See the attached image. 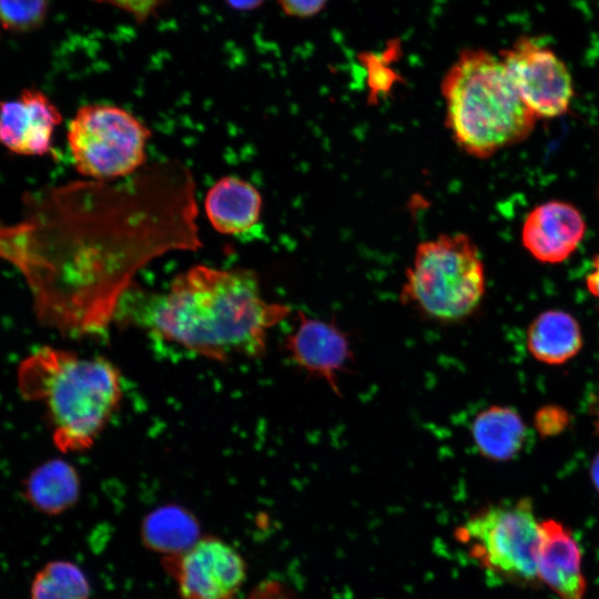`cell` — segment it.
I'll list each match as a JSON object with an SVG mask.
<instances>
[{
	"instance_id": "7",
	"label": "cell",
	"mask_w": 599,
	"mask_h": 599,
	"mask_svg": "<svg viewBox=\"0 0 599 599\" xmlns=\"http://www.w3.org/2000/svg\"><path fill=\"white\" fill-rule=\"evenodd\" d=\"M150 129L126 109L111 103L80 106L67 140L75 170L99 182L128 179L144 167Z\"/></svg>"
},
{
	"instance_id": "11",
	"label": "cell",
	"mask_w": 599,
	"mask_h": 599,
	"mask_svg": "<svg viewBox=\"0 0 599 599\" xmlns=\"http://www.w3.org/2000/svg\"><path fill=\"white\" fill-rule=\"evenodd\" d=\"M536 562L540 586L551 590L557 599H585L583 554L569 526L554 518L540 520Z\"/></svg>"
},
{
	"instance_id": "18",
	"label": "cell",
	"mask_w": 599,
	"mask_h": 599,
	"mask_svg": "<svg viewBox=\"0 0 599 599\" xmlns=\"http://www.w3.org/2000/svg\"><path fill=\"white\" fill-rule=\"evenodd\" d=\"M140 534L146 548L165 557L181 555L201 539L196 517L175 504L150 511L142 521Z\"/></svg>"
},
{
	"instance_id": "8",
	"label": "cell",
	"mask_w": 599,
	"mask_h": 599,
	"mask_svg": "<svg viewBox=\"0 0 599 599\" xmlns=\"http://www.w3.org/2000/svg\"><path fill=\"white\" fill-rule=\"evenodd\" d=\"M499 57L519 97L536 118L566 113L573 98L571 74L549 48L529 37L519 38Z\"/></svg>"
},
{
	"instance_id": "15",
	"label": "cell",
	"mask_w": 599,
	"mask_h": 599,
	"mask_svg": "<svg viewBox=\"0 0 599 599\" xmlns=\"http://www.w3.org/2000/svg\"><path fill=\"white\" fill-rule=\"evenodd\" d=\"M470 434L477 451L495 461L518 457L530 439L529 428L518 412L500 405L479 412L471 423Z\"/></svg>"
},
{
	"instance_id": "14",
	"label": "cell",
	"mask_w": 599,
	"mask_h": 599,
	"mask_svg": "<svg viewBox=\"0 0 599 599\" xmlns=\"http://www.w3.org/2000/svg\"><path fill=\"white\" fill-rule=\"evenodd\" d=\"M263 200L250 182L226 175L206 192L204 212L212 227L224 235H238L252 230L260 221Z\"/></svg>"
},
{
	"instance_id": "12",
	"label": "cell",
	"mask_w": 599,
	"mask_h": 599,
	"mask_svg": "<svg viewBox=\"0 0 599 599\" xmlns=\"http://www.w3.org/2000/svg\"><path fill=\"white\" fill-rule=\"evenodd\" d=\"M290 358L308 375L325 379L337 390V376L349 362L346 335L334 324L300 315V323L287 336Z\"/></svg>"
},
{
	"instance_id": "4",
	"label": "cell",
	"mask_w": 599,
	"mask_h": 599,
	"mask_svg": "<svg viewBox=\"0 0 599 599\" xmlns=\"http://www.w3.org/2000/svg\"><path fill=\"white\" fill-rule=\"evenodd\" d=\"M446 124L467 154L488 158L521 142L537 118L515 89L499 55L467 48L440 83Z\"/></svg>"
},
{
	"instance_id": "25",
	"label": "cell",
	"mask_w": 599,
	"mask_h": 599,
	"mask_svg": "<svg viewBox=\"0 0 599 599\" xmlns=\"http://www.w3.org/2000/svg\"><path fill=\"white\" fill-rule=\"evenodd\" d=\"M586 285L588 291L599 298V255L593 257L592 271L586 277Z\"/></svg>"
},
{
	"instance_id": "20",
	"label": "cell",
	"mask_w": 599,
	"mask_h": 599,
	"mask_svg": "<svg viewBox=\"0 0 599 599\" xmlns=\"http://www.w3.org/2000/svg\"><path fill=\"white\" fill-rule=\"evenodd\" d=\"M48 10L49 0H0V27L14 33L34 31L44 23Z\"/></svg>"
},
{
	"instance_id": "9",
	"label": "cell",
	"mask_w": 599,
	"mask_h": 599,
	"mask_svg": "<svg viewBox=\"0 0 599 599\" xmlns=\"http://www.w3.org/2000/svg\"><path fill=\"white\" fill-rule=\"evenodd\" d=\"M164 567L182 599H232L246 578V564L229 544L201 538L185 552L165 557Z\"/></svg>"
},
{
	"instance_id": "17",
	"label": "cell",
	"mask_w": 599,
	"mask_h": 599,
	"mask_svg": "<svg viewBox=\"0 0 599 599\" xmlns=\"http://www.w3.org/2000/svg\"><path fill=\"white\" fill-rule=\"evenodd\" d=\"M527 348L531 356L548 365H561L582 347L578 321L569 313L550 309L532 319L527 329Z\"/></svg>"
},
{
	"instance_id": "1",
	"label": "cell",
	"mask_w": 599,
	"mask_h": 599,
	"mask_svg": "<svg viewBox=\"0 0 599 599\" xmlns=\"http://www.w3.org/2000/svg\"><path fill=\"white\" fill-rule=\"evenodd\" d=\"M23 205L0 224V258L23 275L39 322L65 335L101 333L141 268L202 246L195 181L175 160L26 194Z\"/></svg>"
},
{
	"instance_id": "6",
	"label": "cell",
	"mask_w": 599,
	"mask_h": 599,
	"mask_svg": "<svg viewBox=\"0 0 599 599\" xmlns=\"http://www.w3.org/2000/svg\"><path fill=\"white\" fill-rule=\"evenodd\" d=\"M457 539L488 573L520 588H540L536 560L540 519L529 497L501 501L471 515Z\"/></svg>"
},
{
	"instance_id": "5",
	"label": "cell",
	"mask_w": 599,
	"mask_h": 599,
	"mask_svg": "<svg viewBox=\"0 0 599 599\" xmlns=\"http://www.w3.org/2000/svg\"><path fill=\"white\" fill-rule=\"evenodd\" d=\"M485 291V266L470 237L441 234L417 246L400 298L432 319L454 323L474 313Z\"/></svg>"
},
{
	"instance_id": "10",
	"label": "cell",
	"mask_w": 599,
	"mask_h": 599,
	"mask_svg": "<svg viewBox=\"0 0 599 599\" xmlns=\"http://www.w3.org/2000/svg\"><path fill=\"white\" fill-rule=\"evenodd\" d=\"M61 122V112L48 95L24 89L18 98L0 102V144L19 155L52 154L53 132Z\"/></svg>"
},
{
	"instance_id": "13",
	"label": "cell",
	"mask_w": 599,
	"mask_h": 599,
	"mask_svg": "<svg viewBox=\"0 0 599 599\" xmlns=\"http://www.w3.org/2000/svg\"><path fill=\"white\" fill-rule=\"evenodd\" d=\"M586 224L571 204L549 201L535 207L526 217L521 240L539 262L556 264L567 260L583 237Z\"/></svg>"
},
{
	"instance_id": "16",
	"label": "cell",
	"mask_w": 599,
	"mask_h": 599,
	"mask_svg": "<svg viewBox=\"0 0 599 599\" xmlns=\"http://www.w3.org/2000/svg\"><path fill=\"white\" fill-rule=\"evenodd\" d=\"M23 496L37 511L49 516L61 515L79 499V475L63 459L47 460L23 480Z\"/></svg>"
},
{
	"instance_id": "21",
	"label": "cell",
	"mask_w": 599,
	"mask_h": 599,
	"mask_svg": "<svg viewBox=\"0 0 599 599\" xmlns=\"http://www.w3.org/2000/svg\"><path fill=\"white\" fill-rule=\"evenodd\" d=\"M97 2L113 6L136 21L143 22L154 16L164 3V0H94Z\"/></svg>"
},
{
	"instance_id": "2",
	"label": "cell",
	"mask_w": 599,
	"mask_h": 599,
	"mask_svg": "<svg viewBox=\"0 0 599 599\" xmlns=\"http://www.w3.org/2000/svg\"><path fill=\"white\" fill-rule=\"evenodd\" d=\"M290 313V306L262 295L255 272L195 265L155 298L148 325L167 342L225 362L263 356L268 332Z\"/></svg>"
},
{
	"instance_id": "26",
	"label": "cell",
	"mask_w": 599,
	"mask_h": 599,
	"mask_svg": "<svg viewBox=\"0 0 599 599\" xmlns=\"http://www.w3.org/2000/svg\"><path fill=\"white\" fill-rule=\"evenodd\" d=\"M225 3L238 11H250L260 7L264 0H224Z\"/></svg>"
},
{
	"instance_id": "19",
	"label": "cell",
	"mask_w": 599,
	"mask_h": 599,
	"mask_svg": "<svg viewBox=\"0 0 599 599\" xmlns=\"http://www.w3.org/2000/svg\"><path fill=\"white\" fill-rule=\"evenodd\" d=\"M90 583L75 564L68 560L47 562L33 577L30 599H89Z\"/></svg>"
},
{
	"instance_id": "28",
	"label": "cell",
	"mask_w": 599,
	"mask_h": 599,
	"mask_svg": "<svg viewBox=\"0 0 599 599\" xmlns=\"http://www.w3.org/2000/svg\"><path fill=\"white\" fill-rule=\"evenodd\" d=\"M596 410H597V413H596V416H597V426H598V428H599V399H598V405H597V407H596Z\"/></svg>"
},
{
	"instance_id": "23",
	"label": "cell",
	"mask_w": 599,
	"mask_h": 599,
	"mask_svg": "<svg viewBox=\"0 0 599 599\" xmlns=\"http://www.w3.org/2000/svg\"><path fill=\"white\" fill-rule=\"evenodd\" d=\"M277 2L287 16L304 19L319 13L327 0H277Z\"/></svg>"
},
{
	"instance_id": "22",
	"label": "cell",
	"mask_w": 599,
	"mask_h": 599,
	"mask_svg": "<svg viewBox=\"0 0 599 599\" xmlns=\"http://www.w3.org/2000/svg\"><path fill=\"white\" fill-rule=\"evenodd\" d=\"M567 423V413L556 406H546L536 415V426L542 435H556L565 428Z\"/></svg>"
},
{
	"instance_id": "27",
	"label": "cell",
	"mask_w": 599,
	"mask_h": 599,
	"mask_svg": "<svg viewBox=\"0 0 599 599\" xmlns=\"http://www.w3.org/2000/svg\"><path fill=\"white\" fill-rule=\"evenodd\" d=\"M590 480L593 488L599 494V453L595 456V458L591 461Z\"/></svg>"
},
{
	"instance_id": "3",
	"label": "cell",
	"mask_w": 599,
	"mask_h": 599,
	"mask_svg": "<svg viewBox=\"0 0 599 599\" xmlns=\"http://www.w3.org/2000/svg\"><path fill=\"white\" fill-rule=\"evenodd\" d=\"M24 399L44 405L54 445L62 453L90 448L122 398L119 369L103 357L43 346L18 369Z\"/></svg>"
},
{
	"instance_id": "24",
	"label": "cell",
	"mask_w": 599,
	"mask_h": 599,
	"mask_svg": "<svg viewBox=\"0 0 599 599\" xmlns=\"http://www.w3.org/2000/svg\"><path fill=\"white\" fill-rule=\"evenodd\" d=\"M244 599H297V597L286 585L271 580L257 585Z\"/></svg>"
}]
</instances>
